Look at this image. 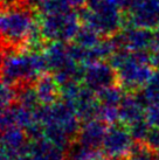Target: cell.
Listing matches in <instances>:
<instances>
[{
    "mask_svg": "<svg viewBox=\"0 0 159 160\" xmlns=\"http://www.w3.org/2000/svg\"><path fill=\"white\" fill-rule=\"evenodd\" d=\"M48 71L42 50H11L4 54L0 64V78L13 85L35 82Z\"/></svg>",
    "mask_w": 159,
    "mask_h": 160,
    "instance_id": "cell-1",
    "label": "cell"
},
{
    "mask_svg": "<svg viewBox=\"0 0 159 160\" xmlns=\"http://www.w3.org/2000/svg\"><path fill=\"white\" fill-rule=\"evenodd\" d=\"M38 27L39 20L27 5L0 6V42L5 47L23 49Z\"/></svg>",
    "mask_w": 159,
    "mask_h": 160,
    "instance_id": "cell-2",
    "label": "cell"
},
{
    "mask_svg": "<svg viewBox=\"0 0 159 160\" xmlns=\"http://www.w3.org/2000/svg\"><path fill=\"white\" fill-rule=\"evenodd\" d=\"M39 25L46 41H74L82 26L79 12L69 11L60 14H39Z\"/></svg>",
    "mask_w": 159,
    "mask_h": 160,
    "instance_id": "cell-3",
    "label": "cell"
},
{
    "mask_svg": "<svg viewBox=\"0 0 159 160\" xmlns=\"http://www.w3.org/2000/svg\"><path fill=\"white\" fill-rule=\"evenodd\" d=\"M38 118L44 129H55L73 138L79 130V116L74 108L63 99L38 108Z\"/></svg>",
    "mask_w": 159,
    "mask_h": 160,
    "instance_id": "cell-4",
    "label": "cell"
},
{
    "mask_svg": "<svg viewBox=\"0 0 159 160\" xmlns=\"http://www.w3.org/2000/svg\"><path fill=\"white\" fill-rule=\"evenodd\" d=\"M124 13L123 28L131 27H144L153 29L159 27V1L158 0H145L144 2L136 6L130 12Z\"/></svg>",
    "mask_w": 159,
    "mask_h": 160,
    "instance_id": "cell-5",
    "label": "cell"
},
{
    "mask_svg": "<svg viewBox=\"0 0 159 160\" xmlns=\"http://www.w3.org/2000/svg\"><path fill=\"white\" fill-rule=\"evenodd\" d=\"M64 152L46 138L31 139L20 160H64Z\"/></svg>",
    "mask_w": 159,
    "mask_h": 160,
    "instance_id": "cell-6",
    "label": "cell"
},
{
    "mask_svg": "<svg viewBox=\"0 0 159 160\" xmlns=\"http://www.w3.org/2000/svg\"><path fill=\"white\" fill-rule=\"evenodd\" d=\"M114 78L111 68L103 62H94L84 67L83 82L89 89H102Z\"/></svg>",
    "mask_w": 159,
    "mask_h": 160,
    "instance_id": "cell-7",
    "label": "cell"
},
{
    "mask_svg": "<svg viewBox=\"0 0 159 160\" xmlns=\"http://www.w3.org/2000/svg\"><path fill=\"white\" fill-rule=\"evenodd\" d=\"M66 43L67 42L62 41H49L42 49L48 71H53V74L63 69L70 61H73L69 58L68 45Z\"/></svg>",
    "mask_w": 159,
    "mask_h": 160,
    "instance_id": "cell-8",
    "label": "cell"
},
{
    "mask_svg": "<svg viewBox=\"0 0 159 160\" xmlns=\"http://www.w3.org/2000/svg\"><path fill=\"white\" fill-rule=\"evenodd\" d=\"M28 144L26 131L19 126H11L0 133V145L13 156L21 157Z\"/></svg>",
    "mask_w": 159,
    "mask_h": 160,
    "instance_id": "cell-9",
    "label": "cell"
},
{
    "mask_svg": "<svg viewBox=\"0 0 159 160\" xmlns=\"http://www.w3.org/2000/svg\"><path fill=\"white\" fill-rule=\"evenodd\" d=\"M39 101L42 105L52 104L61 98V87L55 76L50 74H44L34 82Z\"/></svg>",
    "mask_w": 159,
    "mask_h": 160,
    "instance_id": "cell-10",
    "label": "cell"
},
{
    "mask_svg": "<svg viewBox=\"0 0 159 160\" xmlns=\"http://www.w3.org/2000/svg\"><path fill=\"white\" fill-rule=\"evenodd\" d=\"M123 34L125 38V45L129 50H141L150 48L155 41V31L144 28V27H131L123 28Z\"/></svg>",
    "mask_w": 159,
    "mask_h": 160,
    "instance_id": "cell-11",
    "label": "cell"
},
{
    "mask_svg": "<svg viewBox=\"0 0 159 160\" xmlns=\"http://www.w3.org/2000/svg\"><path fill=\"white\" fill-rule=\"evenodd\" d=\"M17 103L27 109H32V110L38 109L41 105V103L39 101L34 85H32L31 83L20 85L18 90V96H17Z\"/></svg>",
    "mask_w": 159,
    "mask_h": 160,
    "instance_id": "cell-12",
    "label": "cell"
},
{
    "mask_svg": "<svg viewBox=\"0 0 159 160\" xmlns=\"http://www.w3.org/2000/svg\"><path fill=\"white\" fill-rule=\"evenodd\" d=\"M102 136V129L101 126L95 123V122H89L83 126V129L81 130L79 136V140L81 146L83 147H93L95 146Z\"/></svg>",
    "mask_w": 159,
    "mask_h": 160,
    "instance_id": "cell-13",
    "label": "cell"
},
{
    "mask_svg": "<svg viewBox=\"0 0 159 160\" xmlns=\"http://www.w3.org/2000/svg\"><path fill=\"white\" fill-rule=\"evenodd\" d=\"M102 39H103V36L96 29H94L89 26H85V25H82L76 38L74 39V42L84 47V48L91 49L94 47H96L101 42Z\"/></svg>",
    "mask_w": 159,
    "mask_h": 160,
    "instance_id": "cell-14",
    "label": "cell"
},
{
    "mask_svg": "<svg viewBox=\"0 0 159 160\" xmlns=\"http://www.w3.org/2000/svg\"><path fill=\"white\" fill-rule=\"evenodd\" d=\"M17 96L18 90L15 89V85L0 78V113L6 111L14 102H17Z\"/></svg>",
    "mask_w": 159,
    "mask_h": 160,
    "instance_id": "cell-15",
    "label": "cell"
},
{
    "mask_svg": "<svg viewBox=\"0 0 159 160\" xmlns=\"http://www.w3.org/2000/svg\"><path fill=\"white\" fill-rule=\"evenodd\" d=\"M71 11L69 0H42L38 8L39 14H60Z\"/></svg>",
    "mask_w": 159,
    "mask_h": 160,
    "instance_id": "cell-16",
    "label": "cell"
},
{
    "mask_svg": "<svg viewBox=\"0 0 159 160\" xmlns=\"http://www.w3.org/2000/svg\"><path fill=\"white\" fill-rule=\"evenodd\" d=\"M70 159L71 160H97V158L87 147L81 146L79 148H76L75 151H71Z\"/></svg>",
    "mask_w": 159,
    "mask_h": 160,
    "instance_id": "cell-17",
    "label": "cell"
},
{
    "mask_svg": "<svg viewBox=\"0 0 159 160\" xmlns=\"http://www.w3.org/2000/svg\"><path fill=\"white\" fill-rule=\"evenodd\" d=\"M0 160H20V158L17 156H13L12 153L6 151L4 147L0 145Z\"/></svg>",
    "mask_w": 159,
    "mask_h": 160,
    "instance_id": "cell-18",
    "label": "cell"
},
{
    "mask_svg": "<svg viewBox=\"0 0 159 160\" xmlns=\"http://www.w3.org/2000/svg\"><path fill=\"white\" fill-rule=\"evenodd\" d=\"M71 7H76V8H82L84 6H87L88 0H69Z\"/></svg>",
    "mask_w": 159,
    "mask_h": 160,
    "instance_id": "cell-19",
    "label": "cell"
},
{
    "mask_svg": "<svg viewBox=\"0 0 159 160\" xmlns=\"http://www.w3.org/2000/svg\"><path fill=\"white\" fill-rule=\"evenodd\" d=\"M21 0H0V5L1 6H9V5L20 4Z\"/></svg>",
    "mask_w": 159,
    "mask_h": 160,
    "instance_id": "cell-20",
    "label": "cell"
},
{
    "mask_svg": "<svg viewBox=\"0 0 159 160\" xmlns=\"http://www.w3.org/2000/svg\"><path fill=\"white\" fill-rule=\"evenodd\" d=\"M158 1H159V0H158Z\"/></svg>",
    "mask_w": 159,
    "mask_h": 160,
    "instance_id": "cell-21",
    "label": "cell"
}]
</instances>
